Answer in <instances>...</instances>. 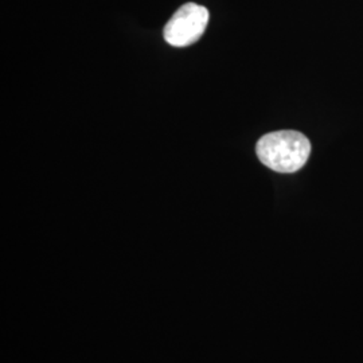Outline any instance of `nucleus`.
<instances>
[{
    "label": "nucleus",
    "mask_w": 363,
    "mask_h": 363,
    "mask_svg": "<svg viewBox=\"0 0 363 363\" xmlns=\"http://www.w3.org/2000/svg\"><path fill=\"white\" fill-rule=\"evenodd\" d=\"M259 162L276 172L292 174L301 169L311 154V143L296 130H277L264 135L256 145Z\"/></svg>",
    "instance_id": "nucleus-1"
},
{
    "label": "nucleus",
    "mask_w": 363,
    "mask_h": 363,
    "mask_svg": "<svg viewBox=\"0 0 363 363\" xmlns=\"http://www.w3.org/2000/svg\"><path fill=\"white\" fill-rule=\"evenodd\" d=\"M208 11L206 7L186 3L164 26V39L174 48H186L201 38L208 23Z\"/></svg>",
    "instance_id": "nucleus-2"
}]
</instances>
